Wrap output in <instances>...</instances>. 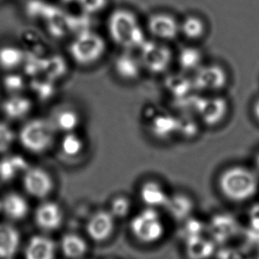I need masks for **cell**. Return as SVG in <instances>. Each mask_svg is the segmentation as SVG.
<instances>
[{"instance_id": "23", "label": "cell", "mask_w": 259, "mask_h": 259, "mask_svg": "<svg viewBox=\"0 0 259 259\" xmlns=\"http://www.w3.org/2000/svg\"><path fill=\"white\" fill-rule=\"evenodd\" d=\"M32 109L31 101L20 94L12 95L2 104L5 115L11 119H21L28 115Z\"/></svg>"}, {"instance_id": "14", "label": "cell", "mask_w": 259, "mask_h": 259, "mask_svg": "<svg viewBox=\"0 0 259 259\" xmlns=\"http://www.w3.org/2000/svg\"><path fill=\"white\" fill-rule=\"evenodd\" d=\"M21 246V235L17 228L0 223V259L13 258Z\"/></svg>"}, {"instance_id": "40", "label": "cell", "mask_w": 259, "mask_h": 259, "mask_svg": "<svg viewBox=\"0 0 259 259\" xmlns=\"http://www.w3.org/2000/svg\"><path fill=\"white\" fill-rule=\"evenodd\" d=\"M2 210V209H1V201H0V210Z\"/></svg>"}, {"instance_id": "3", "label": "cell", "mask_w": 259, "mask_h": 259, "mask_svg": "<svg viewBox=\"0 0 259 259\" xmlns=\"http://www.w3.org/2000/svg\"><path fill=\"white\" fill-rule=\"evenodd\" d=\"M56 131L52 120L34 119L22 126L19 138L26 150L33 153H42L53 145Z\"/></svg>"}, {"instance_id": "18", "label": "cell", "mask_w": 259, "mask_h": 259, "mask_svg": "<svg viewBox=\"0 0 259 259\" xmlns=\"http://www.w3.org/2000/svg\"><path fill=\"white\" fill-rule=\"evenodd\" d=\"M60 249L66 258L80 259L87 254L89 247L82 236L68 233L60 239Z\"/></svg>"}, {"instance_id": "25", "label": "cell", "mask_w": 259, "mask_h": 259, "mask_svg": "<svg viewBox=\"0 0 259 259\" xmlns=\"http://www.w3.org/2000/svg\"><path fill=\"white\" fill-rule=\"evenodd\" d=\"M52 122L57 131L59 130L66 134L71 133L79 126L80 116L74 109L62 108L56 112Z\"/></svg>"}, {"instance_id": "22", "label": "cell", "mask_w": 259, "mask_h": 259, "mask_svg": "<svg viewBox=\"0 0 259 259\" xmlns=\"http://www.w3.org/2000/svg\"><path fill=\"white\" fill-rule=\"evenodd\" d=\"M188 259H209L215 251V242L203 235L184 242Z\"/></svg>"}, {"instance_id": "11", "label": "cell", "mask_w": 259, "mask_h": 259, "mask_svg": "<svg viewBox=\"0 0 259 259\" xmlns=\"http://www.w3.org/2000/svg\"><path fill=\"white\" fill-rule=\"evenodd\" d=\"M64 212L59 203L47 201L41 203L35 212V222L42 231L58 230L63 224Z\"/></svg>"}, {"instance_id": "7", "label": "cell", "mask_w": 259, "mask_h": 259, "mask_svg": "<svg viewBox=\"0 0 259 259\" xmlns=\"http://www.w3.org/2000/svg\"><path fill=\"white\" fill-rule=\"evenodd\" d=\"M228 111V102L220 97H197L194 106V112H196L200 119L208 126H215L221 123L227 115Z\"/></svg>"}, {"instance_id": "24", "label": "cell", "mask_w": 259, "mask_h": 259, "mask_svg": "<svg viewBox=\"0 0 259 259\" xmlns=\"http://www.w3.org/2000/svg\"><path fill=\"white\" fill-rule=\"evenodd\" d=\"M165 86L168 90L169 93L177 101H181L184 98H188L192 94V91L195 89L193 80H189L182 74H172L170 75L165 81Z\"/></svg>"}, {"instance_id": "26", "label": "cell", "mask_w": 259, "mask_h": 259, "mask_svg": "<svg viewBox=\"0 0 259 259\" xmlns=\"http://www.w3.org/2000/svg\"><path fill=\"white\" fill-rule=\"evenodd\" d=\"M24 60V53L19 47L5 46L0 47V67L5 70H13Z\"/></svg>"}, {"instance_id": "29", "label": "cell", "mask_w": 259, "mask_h": 259, "mask_svg": "<svg viewBox=\"0 0 259 259\" xmlns=\"http://www.w3.org/2000/svg\"><path fill=\"white\" fill-rule=\"evenodd\" d=\"M60 148L66 156L69 158H74L81 153L84 148V144L81 137H78L74 132H71L66 134L62 138Z\"/></svg>"}, {"instance_id": "1", "label": "cell", "mask_w": 259, "mask_h": 259, "mask_svg": "<svg viewBox=\"0 0 259 259\" xmlns=\"http://www.w3.org/2000/svg\"><path fill=\"white\" fill-rule=\"evenodd\" d=\"M219 186L228 199L244 202L256 195L259 182L256 174L251 170L243 166H232L221 174Z\"/></svg>"}, {"instance_id": "2", "label": "cell", "mask_w": 259, "mask_h": 259, "mask_svg": "<svg viewBox=\"0 0 259 259\" xmlns=\"http://www.w3.org/2000/svg\"><path fill=\"white\" fill-rule=\"evenodd\" d=\"M108 28L112 40L125 49H140L146 41L139 21L130 11L113 12L109 18Z\"/></svg>"}, {"instance_id": "6", "label": "cell", "mask_w": 259, "mask_h": 259, "mask_svg": "<svg viewBox=\"0 0 259 259\" xmlns=\"http://www.w3.org/2000/svg\"><path fill=\"white\" fill-rule=\"evenodd\" d=\"M140 60L143 67L153 74H161L167 70L172 53L168 47L153 41H145L140 47Z\"/></svg>"}, {"instance_id": "21", "label": "cell", "mask_w": 259, "mask_h": 259, "mask_svg": "<svg viewBox=\"0 0 259 259\" xmlns=\"http://www.w3.org/2000/svg\"><path fill=\"white\" fill-rule=\"evenodd\" d=\"M179 118L168 113H159L151 119L150 130L159 139H167L178 133Z\"/></svg>"}, {"instance_id": "38", "label": "cell", "mask_w": 259, "mask_h": 259, "mask_svg": "<svg viewBox=\"0 0 259 259\" xmlns=\"http://www.w3.org/2000/svg\"><path fill=\"white\" fill-rule=\"evenodd\" d=\"M254 113H255V116H256V119L259 120V98L258 100L256 102L255 106H254Z\"/></svg>"}, {"instance_id": "30", "label": "cell", "mask_w": 259, "mask_h": 259, "mask_svg": "<svg viewBox=\"0 0 259 259\" xmlns=\"http://www.w3.org/2000/svg\"><path fill=\"white\" fill-rule=\"evenodd\" d=\"M180 30L187 38L198 39L204 33V24L196 16L188 17L180 26Z\"/></svg>"}, {"instance_id": "12", "label": "cell", "mask_w": 259, "mask_h": 259, "mask_svg": "<svg viewBox=\"0 0 259 259\" xmlns=\"http://www.w3.org/2000/svg\"><path fill=\"white\" fill-rule=\"evenodd\" d=\"M57 246L53 239L44 235L32 236L25 246L24 259H55Z\"/></svg>"}, {"instance_id": "13", "label": "cell", "mask_w": 259, "mask_h": 259, "mask_svg": "<svg viewBox=\"0 0 259 259\" xmlns=\"http://www.w3.org/2000/svg\"><path fill=\"white\" fill-rule=\"evenodd\" d=\"M148 28L151 35L161 40L175 39L180 31V26L176 20L166 14L152 15L148 22Z\"/></svg>"}, {"instance_id": "4", "label": "cell", "mask_w": 259, "mask_h": 259, "mask_svg": "<svg viewBox=\"0 0 259 259\" xmlns=\"http://www.w3.org/2000/svg\"><path fill=\"white\" fill-rule=\"evenodd\" d=\"M130 230L138 242L144 244H154L163 238L165 228L158 210L147 207L132 219Z\"/></svg>"}, {"instance_id": "15", "label": "cell", "mask_w": 259, "mask_h": 259, "mask_svg": "<svg viewBox=\"0 0 259 259\" xmlns=\"http://www.w3.org/2000/svg\"><path fill=\"white\" fill-rule=\"evenodd\" d=\"M208 229L213 242H224L235 235L237 223L228 214H217L210 220Z\"/></svg>"}, {"instance_id": "36", "label": "cell", "mask_w": 259, "mask_h": 259, "mask_svg": "<svg viewBox=\"0 0 259 259\" xmlns=\"http://www.w3.org/2000/svg\"><path fill=\"white\" fill-rule=\"evenodd\" d=\"M83 10L88 13H97L106 5V0H78Z\"/></svg>"}, {"instance_id": "19", "label": "cell", "mask_w": 259, "mask_h": 259, "mask_svg": "<svg viewBox=\"0 0 259 259\" xmlns=\"http://www.w3.org/2000/svg\"><path fill=\"white\" fill-rule=\"evenodd\" d=\"M140 198L147 207L157 209L159 207H165L169 196L158 182L149 181L141 187Z\"/></svg>"}, {"instance_id": "39", "label": "cell", "mask_w": 259, "mask_h": 259, "mask_svg": "<svg viewBox=\"0 0 259 259\" xmlns=\"http://www.w3.org/2000/svg\"><path fill=\"white\" fill-rule=\"evenodd\" d=\"M256 168H257V170H258V172H259V153H258V154H257V156H256Z\"/></svg>"}, {"instance_id": "16", "label": "cell", "mask_w": 259, "mask_h": 259, "mask_svg": "<svg viewBox=\"0 0 259 259\" xmlns=\"http://www.w3.org/2000/svg\"><path fill=\"white\" fill-rule=\"evenodd\" d=\"M1 209L12 221H21L29 210L27 200L18 193H8L1 201Z\"/></svg>"}, {"instance_id": "9", "label": "cell", "mask_w": 259, "mask_h": 259, "mask_svg": "<svg viewBox=\"0 0 259 259\" xmlns=\"http://www.w3.org/2000/svg\"><path fill=\"white\" fill-rule=\"evenodd\" d=\"M228 82L226 71L217 65L200 67L193 79L195 89L203 91H220Z\"/></svg>"}, {"instance_id": "10", "label": "cell", "mask_w": 259, "mask_h": 259, "mask_svg": "<svg viewBox=\"0 0 259 259\" xmlns=\"http://www.w3.org/2000/svg\"><path fill=\"white\" fill-rule=\"evenodd\" d=\"M115 228V218L109 210H98L86 224L89 237L96 242H104L112 236Z\"/></svg>"}, {"instance_id": "33", "label": "cell", "mask_w": 259, "mask_h": 259, "mask_svg": "<svg viewBox=\"0 0 259 259\" xmlns=\"http://www.w3.org/2000/svg\"><path fill=\"white\" fill-rule=\"evenodd\" d=\"M131 210V202L125 196H117L112 199L110 206V212L115 219L126 217Z\"/></svg>"}, {"instance_id": "27", "label": "cell", "mask_w": 259, "mask_h": 259, "mask_svg": "<svg viewBox=\"0 0 259 259\" xmlns=\"http://www.w3.org/2000/svg\"><path fill=\"white\" fill-rule=\"evenodd\" d=\"M27 163L21 157H7L0 162V178L3 181H11L19 174L28 169Z\"/></svg>"}, {"instance_id": "17", "label": "cell", "mask_w": 259, "mask_h": 259, "mask_svg": "<svg viewBox=\"0 0 259 259\" xmlns=\"http://www.w3.org/2000/svg\"><path fill=\"white\" fill-rule=\"evenodd\" d=\"M165 208L169 215L176 221H184L190 217L194 210L193 200L182 193L169 196Z\"/></svg>"}, {"instance_id": "37", "label": "cell", "mask_w": 259, "mask_h": 259, "mask_svg": "<svg viewBox=\"0 0 259 259\" xmlns=\"http://www.w3.org/2000/svg\"><path fill=\"white\" fill-rule=\"evenodd\" d=\"M5 83L7 89L8 88L10 91H14V94H16V92L23 87V81L18 75H9L6 78Z\"/></svg>"}, {"instance_id": "5", "label": "cell", "mask_w": 259, "mask_h": 259, "mask_svg": "<svg viewBox=\"0 0 259 259\" xmlns=\"http://www.w3.org/2000/svg\"><path fill=\"white\" fill-rule=\"evenodd\" d=\"M69 51L76 63L88 66L101 59L105 53V42L94 32L83 30L74 39Z\"/></svg>"}, {"instance_id": "32", "label": "cell", "mask_w": 259, "mask_h": 259, "mask_svg": "<svg viewBox=\"0 0 259 259\" xmlns=\"http://www.w3.org/2000/svg\"><path fill=\"white\" fill-rule=\"evenodd\" d=\"M42 70L47 74L48 79L53 81V79L60 78L64 75L67 70V66L63 59L60 57H54L44 62Z\"/></svg>"}, {"instance_id": "8", "label": "cell", "mask_w": 259, "mask_h": 259, "mask_svg": "<svg viewBox=\"0 0 259 259\" xmlns=\"http://www.w3.org/2000/svg\"><path fill=\"white\" fill-rule=\"evenodd\" d=\"M23 186L28 194L42 199L49 196L54 183L49 172L39 167H28L23 174Z\"/></svg>"}, {"instance_id": "31", "label": "cell", "mask_w": 259, "mask_h": 259, "mask_svg": "<svg viewBox=\"0 0 259 259\" xmlns=\"http://www.w3.org/2000/svg\"><path fill=\"white\" fill-rule=\"evenodd\" d=\"M204 229L205 226L202 221L189 217L183 221V225L181 229V236L185 242L191 239L203 235Z\"/></svg>"}, {"instance_id": "34", "label": "cell", "mask_w": 259, "mask_h": 259, "mask_svg": "<svg viewBox=\"0 0 259 259\" xmlns=\"http://www.w3.org/2000/svg\"><path fill=\"white\" fill-rule=\"evenodd\" d=\"M15 135L7 123L0 122V153L8 151L14 144Z\"/></svg>"}, {"instance_id": "20", "label": "cell", "mask_w": 259, "mask_h": 259, "mask_svg": "<svg viewBox=\"0 0 259 259\" xmlns=\"http://www.w3.org/2000/svg\"><path fill=\"white\" fill-rule=\"evenodd\" d=\"M140 59L130 53L120 54L115 60L114 69L119 77L126 81H135L140 76L142 70Z\"/></svg>"}, {"instance_id": "28", "label": "cell", "mask_w": 259, "mask_h": 259, "mask_svg": "<svg viewBox=\"0 0 259 259\" xmlns=\"http://www.w3.org/2000/svg\"><path fill=\"white\" fill-rule=\"evenodd\" d=\"M178 61L184 70H197L201 67L202 54L196 48L186 47L179 53Z\"/></svg>"}, {"instance_id": "35", "label": "cell", "mask_w": 259, "mask_h": 259, "mask_svg": "<svg viewBox=\"0 0 259 259\" xmlns=\"http://www.w3.org/2000/svg\"><path fill=\"white\" fill-rule=\"evenodd\" d=\"M178 133L186 138H191L198 133V125L189 117L179 118Z\"/></svg>"}]
</instances>
